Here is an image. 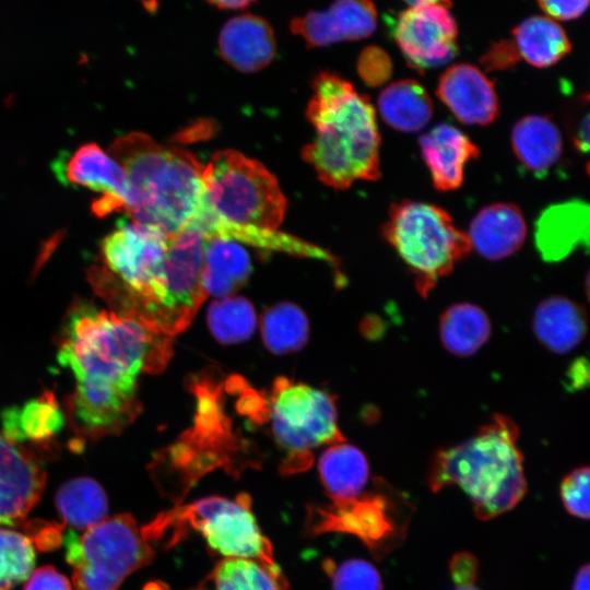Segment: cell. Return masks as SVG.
Listing matches in <instances>:
<instances>
[{
  "label": "cell",
  "instance_id": "obj_1",
  "mask_svg": "<svg viewBox=\"0 0 590 590\" xmlns=\"http://www.w3.org/2000/svg\"><path fill=\"white\" fill-rule=\"evenodd\" d=\"M172 337L113 310L75 302L58 349L75 380H105L137 388L140 373H160L172 355Z\"/></svg>",
  "mask_w": 590,
  "mask_h": 590
},
{
  "label": "cell",
  "instance_id": "obj_2",
  "mask_svg": "<svg viewBox=\"0 0 590 590\" xmlns=\"http://www.w3.org/2000/svg\"><path fill=\"white\" fill-rule=\"evenodd\" d=\"M306 116L316 137L302 152L319 179L335 189L380 177V133L369 98L340 75L314 80Z\"/></svg>",
  "mask_w": 590,
  "mask_h": 590
},
{
  "label": "cell",
  "instance_id": "obj_3",
  "mask_svg": "<svg viewBox=\"0 0 590 590\" xmlns=\"http://www.w3.org/2000/svg\"><path fill=\"white\" fill-rule=\"evenodd\" d=\"M519 429L511 418L495 414L467 440L441 448L430 462L427 484L437 493L458 485L480 520L512 509L527 492Z\"/></svg>",
  "mask_w": 590,
  "mask_h": 590
},
{
  "label": "cell",
  "instance_id": "obj_4",
  "mask_svg": "<svg viewBox=\"0 0 590 590\" xmlns=\"http://www.w3.org/2000/svg\"><path fill=\"white\" fill-rule=\"evenodd\" d=\"M109 154L122 166L135 192L132 221L168 237L191 223L202 201L204 169L194 155L142 132L118 137Z\"/></svg>",
  "mask_w": 590,
  "mask_h": 590
},
{
  "label": "cell",
  "instance_id": "obj_5",
  "mask_svg": "<svg viewBox=\"0 0 590 590\" xmlns=\"http://www.w3.org/2000/svg\"><path fill=\"white\" fill-rule=\"evenodd\" d=\"M189 530L199 531L206 545L225 558L276 564L272 544L262 534L247 494H239L235 499L209 496L190 504H177L141 529L150 544L165 540L167 546L180 542Z\"/></svg>",
  "mask_w": 590,
  "mask_h": 590
},
{
  "label": "cell",
  "instance_id": "obj_6",
  "mask_svg": "<svg viewBox=\"0 0 590 590\" xmlns=\"http://www.w3.org/2000/svg\"><path fill=\"white\" fill-rule=\"evenodd\" d=\"M381 233L414 275L424 297L472 249L468 235L457 228L449 213L426 202L392 203Z\"/></svg>",
  "mask_w": 590,
  "mask_h": 590
},
{
  "label": "cell",
  "instance_id": "obj_7",
  "mask_svg": "<svg viewBox=\"0 0 590 590\" xmlns=\"http://www.w3.org/2000/svg\"><path fill=\"white\" fill-rule=\"evenodd\" d=\"M200 210L241 226L275 229L286 200L276 178L259 162L234 150L212 155L202 176Z\"/></svg>",
  "mask_w": 590,
  "mask_h": 590
},
{
  "label": "cell",
  "instance_id": "obj_8",
  "mask_svg": "<svg viewBox=\"0 0 590 590\" xmlns=\"http://www.w3.org/2000/svg\"><path fill=\"white\" fill-rule=\"evenodd\" d=\"M269 398L266 416L275 441L287 453L284 473L309 467L312 449L344 442L334 399L329 393L282 377L274 381Z\"/></svg>",
  "mask_w": 590,
  "mask_h": 590
},
{
  "label": "cell",
  "instance_id": "obj_9",
  "mask_svg": "<svg viewBox=\"0 0 590 590\" xmlns=\"http://www.w3.org/2000/svg\"><path fill=\"white\" fill-rule=\"evenodd\" d=\"M155 552L130 514L116 515L67 539V560L75 590H118Z\"/></svg>",
  "mask_w": 590,
  "mask_h": 590
},
{
  "label": "cell",
  "instance_id": "obj_10",
  "mask_svg": "<svg viewBox=\"0 0 590 590\" xmlns=\"http://www.w3.org/2000/svg\"><path fill=\"white\" fill-rule=\"evenodd\" d=\"M403 503L379 489L327 506H309L305 531L310 536L326 532L352 534L380 560L406 538L411 511Z\"/></svg>",
  "mask_w": 590,
  "mask_h": 590
},
{
  "label": "cell",
  "instance_id": "obj_11",
  "mask_svg": "<svg viewBox=\"0 0 590 590\" xmlns=\"http://www.w3.org/2000/svg\"><path fill=\"white\" fill-rule=\"evenodd\" d=\"M205 239L192 225L169 237L157 328L172 338L187 328L206 296L202 280Z\"/></svg>",
  "mask_w": 590,
  "mask_h": 590
},
{
  "label": "cell",
  "instance_id": "obj_12",
  "mask_svg": "<svg viewBox=\"0 0 590 590\" xmlns=\"http://www.w3.org/2000/svg\"><path fill=\"white\" fill-rule=\"evenodd\" d=\"M140 410L137 388L105 380H80L67 398L63 412L75 435L95 440L120 433Z\"/></svg>",
  "mask_w": 590,
  "mask_h": 590
},
{
  "label": "cell",
  "instance_id": "obj_13",
  "mask_svg": "<svg viewBox=\"0 0 590 590\" xmlns=\"http://www.w3.org/2000/svg\"><path fill=\"white\" fill-rule=\"evenodd\" d=\"M458 28L441 1L411 5L397 20L394 39L411 67L418 71L448 63L458 52Z\"/></svg>",
  "mask_w": 590,
  "mask_h": 590
},
{
  "label": "cell",
  "instance_id": "obj_14",
  "mask_svg": "<svg viewBox=\"0 0 590 590\" xmlns=\"http://www.w3.org/2000/svg\"><path fill=\"white\" fill-rule=\"evenodd\" d=\"M57 169L67 184L101 193L92 204L94 214L102 217L113 212H127L130 215L134 211L137 197L125 169L97 144L81 145Z\"/></svg>",
  "mask_w": 590,
  "mask_h": 590
},
{
  "label": "cell",
  "instance_id": "obj_15",
  "mask_svg": "<svg viewBox=\"0 0 590 590\" xmlns=\"http://www.w3.org/2000/svg\"><path fill=\"white\" fill-rule=\"evenodd\" d=\"M45 483L37 459L0 434V524H21L38 503Z\"/></svg>",
  "mask_w": 590,
  "mask_h": 590
},
{
  "label": "cell",
  "instance_id": "obj_16",
  "mask_svg": "<svg viewBox=\"0 0 590 590\" xmlns=\"http://www.w3.org/2000/svg\"><path fill=\"white\" fill-rule=\"evenodd\" d=\"M376 26L377 10L371 0H334L329 9L309 11L290 25L310 48L366 38Z\"/></svg>",
  "mask_w": 590,
  "mask_h": 590
},
{
  "label": "cell",
  "instance_id": "obj_17",
  "mask_svg": "<svg viewBox=\"0 0 590 590\" xmlns=\"http://www.w3.org/2000/svg\"><path fill=\"white\" fill-rule=\"evenodd\" d=\"M436 94L465 125L486 126L498 116L499 104L493 81L470 63L449 67L438 80Z\"/></svg>",
  "mask_w": 590,
  "mask_h": 590
},
{
  "label": "cell",
  "instance_id": "obj_18",
  "mask_svg": "<svg viewBox=\"0 0 590 590\" xmlns=\"http://www.w3.org/2000/svg\"><path fill=\"white\" fill-rule=\"evenodd\" d=\"M589 238L590 208L580 199L547 206L535 222V247L547 262L560 261L580 248L588 249Z\"/></svg>",
  "mask_w": 590,
  "mask_h": 590
},
{
  "label": "cell",
  "instance_id": "obj_19",
  "mask_svg": "<svg viewBox=\"0 0 590 590\" xmlns=\"http://www.w3.org/2000/svg\"><path fill=\"white\" fill-rule=\"evenodd\" d=\"M222 58L244 73L260 71L276 54V39L271 24L259 15L245 13L229 19L219 34Z\"/></svg>",
  "mask_w": 590,
  "mask_h": 590
},
{
  "label": "cell",
  "instance_id": "obj_20",
  "mask_svg": "<svg viewBox=\"0 0 590 590\" xmlns=\"http://www.w3.org/2000/svg\"><path fill=\"white\" fill-rule=\"evenodd\" d=\"M418 145L433 185L439 191L458 189L463 182L465 165L480 154L465 133L445 122L424 133Z\"/></svg>",
  "mask_w": 590,
  "mask_h": 590
},
{
  "label": "cell",
  "instance_id": "obj_21",
  "mask_svg": "<svg viewBox=\"0 0 590 590\" xmlns=\"http://www.w3.org/2000/svg\"><path fill=\"white\" fill-rule=\"evenodd\" d=\"M467 235L481 256L500 260L514 255L523 245L527 224L517 205L494 203L477 212Z\"/></svg>",
  "mask_w": 590,
  "mask_h": 590
},
{
  "label": "cell",
  "instance_id": "obj_22",
  "mask_svg": "<svg viewBox=\"0 0 590 590\" xmlns=\"http://www.w3.org/2000/svg\"><path fill=\"white\" fill-rule=\"evenodd\" d=\"M189 225L198 228L205 238L219 237L245 243L266 250L282 251L299 257L315 258L332 263L335 258L327 250L275 229L231 224L199 210Z\"/></svg>",
  "mask_w": 590,
  "mask_h": 590
},
{
  "label": "cell",
  "instance_id": "obj_23",
  "mask_svg": "<svg viewBox=\"0 0 590 590\" xmlns=\"http://www.w3.org/2000/svg\"><path fill=\"white\" fill-rule=\"evenodd\" d=\"M512 150L523 167L544 177L559 161L562 134L547 117L530 115L516 122L511 131Z\"/></svg>",
  "mask_w": 590,
  "mask_h": 590
},
{
  "label": "cell",
  "instance_id": "obj_24",
  "mask_svg": "<svg viewBox=\"0 0 590 590\" xmlns=\"http://www.w3.org/2000/svg\"><path fill=\"white\" fill-rule=\"evenodd\" d=\"M538 339L552 352L565 354L575 349L587 331L583 308L563 296L542 300L533 316Z\"/></svg>",
  "mask_w": 590,
  "mask_h": 590
},
{
  "label": "cell",
  "instance_id": "obj_25",
  "mask_svg": "<svg viewBox=\"0 0 590 590\" xmlns=\"http://www.w3.org/2000/svg\"><path fill=\"white\" fill-rule=\"evenodd\" d=\"M2 435L13 442L49 441L66 424V415L52 392L45 391L21 406L5 409Z\"/></svg>",
  "mask_w": 590,
  "mask_h": 590
},
{
  "label": "cell",
  "instance_id": "obj_26",
  "mask_svg": "<svg viewBox=\"0 0 590 590\" xmlns=\"http://www.w3.org/2000/svg\"><path fill=\"white\" fill-rule=\"evenodd\" d=\"M320 480L333 502L359 496L369 477L364 453L344 442L334 444L319 459Z\"/></svg>",
  "mask_w": 590,
  "mask_h": 590
},
{
  "label": "cell",
  "instance_id": "obj_27",
  "mask_svg": "<svg viewBox=\"0 0 590 590\" xmlns=\"http://www.w3.org/2000/svg\"><path fill=\"white\" fill-rule=\"evenodd\" d=\"M250 272V257L239 244L219 237L205 239L202 280L206 295H228L248 280Z\"/></svg>",
  "mask_w": 590,
  "mask_h": 590
},
{
  "label": "cell",
  "instance_id": "obj_28",
  "mask_svg": "<svg viewBox=\"0 0 590 590\" xmlns=\"http://www.w3.org/2000/svg\"><path fill=\"white\" fill-rule=\"evenodd\" d=\"M384 121L401 132H416L433 117V103L426 90L415 80L393 82L378 97Z\"/></svg>",
  "mask_w": 590,
  "mask_h": 590
},
{
  "label": "cell",
  "instance_id": "obj_29",
  "mask_svg": "<svg viewBox=\"0 0 590 590\" xmlns=\"http://www.w3.org/2000/svg\"><path fill=\"white\" fill-rule=\"evenodd\" d=\"M512 34L520 58L536 68L557 63L571 48L564 30L546 16L526 19Z\"/></svg>",
  "mask_w": 590,
  "mask_h": 590
},
{
  "label": "cell",
  "instance_id": "obj_30",
  "mask_svg": "<svg viewBox=\"0 0 590 590\" xmlns=\"http://www.w3.org/2000/svg\"><path fill=\"white\" fill-rule=\"evenodd\" d=\"M199 590H288V583L278 564L224 558L214 566Z\"/></svg>",
  "mask_w": 590,
  "mask_h": 590
},
{
  "label": "cell",
  "instance_id": "obj_31",
  "mask_svg": "<svg viewBox=\"0 0 590 590\" xmlns=\"http://www.w3.org/2000/svg\"><path fill=\"white\" fill-rule=\"evenodd\" d=\"M439 334L450 353L470 356L488 340L491 323L480 307L470 303L455 304L440 316Z\"/></svg>",
  "mask_w": 590,
  "mask_h": 590
},
{
  "label": "cell",
  "instance_id": "obj_32",
  "mask_svg": "<svg viewBox=\"0 0 590 590\" xmlns=\"http://www.w3.org/2000/svg\"><path fill=\"white\" fill-rule=\"evenodd\" d=\"M56 506L66 523L85 530L104 520L108 511L104 489L86 476L66 482L56 494Z\"/></svg>",
  "mask_w": 590,
  "mask_h": 590
},
{
  "label": "cell",
  "instance_id": "obj_33",
  "mask_svg": "<svg viewBox=\"0 0 590 590\" xmlns=\"http://www.w3.org/2000/svg\"><path fill=\"white\" fill-rule=\"evenodd\" d=\"M308 330L306 316L291 303L274 305L262 318L263 341L276 354L299 350L307 341Z\"/></svg>",
  "mask_w": 590,
  "mask_h": 590
},
{
  "label": "cell",
  "instance_id": "obj_34",
  "mask_svg": "<svg viewBox=\"0 0 590 590\" xmlns=\"http://www.w3.org/2000/svg\"><path fill=\"white\" fill-rule=\"evenodd\" d=\"M208 323L213 335L222 343H238L248 339L256 328V314L243 297H224L212 303Z\"/></svg>",
  "mask_w": 590,
  "mask_h": 590
},
{
  "label": "cell",
  "instance_id": "obj_35",
  "mask_svg": "<svg viewBox=\"0 0 590 590\" xmlns=\"http://www.w3.org/2000/svg\"><path fill=\"white\" fill-rule=\"evenodd\" d=\"M34 563L32 541L20 532L0 529V590H10L28 578Z\"/></svg>",
  "mask_w": 590,
  "mask_h": 590
},
{
  "label": "cell",
  "instance_id": "obj_36",
  "mask_svg": "<svg viewBox=\"0 0 590 590\" xmlns=\"http://www.w3.org/2000/svg\"><path fill=\"white\" fill-rule=\"evenodd\" d=\"M323 568L334 590H384L378 570L367 560L355 558L335 565L327 559Z\"/></svg>",
  "mask_w": 590,
  "mask_h": 590
},
{
  "label": "cell",
  "instance_id": "obj_37",
  "mask_svg": "<svg viewBox=\"0 0 590 590\" xmlns=\"http://www.w3.org/2000/svg\"><path fill=\"white\" fill-rule=\"evenodd\" d=\"M589 468L580 467L568 473L560 484L565 509L573 516L589 519Z\"/></svg>",
  "mask_w": 590,
  "mask_h": 590
},
{
  "label": "cell",
  "instance_id": "obj_38",
  "mask_svg": "<svg viewBox=\"0 0 590 590\" xmlns=\"http://www.w3.org/2000/svg\"><path fill=\"white\" fill-rule=\"evenodd\" d=\"M357 71L365 83L377 86L388 81L392 72V63L385 50L369 46L359 55Z\"/></svg>",
  "mask_w": 590,
  "mask_h": 590
},
{
  "label": "cell",
  "instance_id": "obj_39",
  "mask_svg": "<svg viewBox=\"0 0 590 590\" xmlns=\"http://www.w3.org/2000/svg\"><path fill=\"white\" fill-rule=\"evenodd\" d=\"M519 60V52L514 42L510 40H499L494 43L481 58L482 64L488 71L510 69L516 66Z\"/></svg>",
  "mask_w": 590,
  "mask_h": 590
},
{
  "label": "cell",
  "instance_id": "obj_40",
  "mask_svg": "<svg viewBox=\"0 0 590 590\" xmlns=\"http://www.w3.org/2000/svg\"><path fill=\"white\" fill-rule=\"evenodd\" d=\"M449 570L455 587L473 586L477 579L479 562L473 554L459 552L450 558Z\"/></svg>",
  "mask_w": 590,
  "mask_h": 590
},
{
  "label": "cell",
  "instance_id": "obj_41",
  "mask_svg": "<svg viewBox=\"0 0 590 590\" xmlns=\"http://www.w3.org/2000/svg\"><path fill=\"white\" fill-rule=\"evenodd\" d=\"M24 590H71L67 577L51 566L36 569L24 586Z\"/></svg>",
  "mask_w": 590,
  "mask_h": 590
},
{
  "label": "cell",
  "instance_id": "obj_42",
  "mask_svg": "<svg viewBox=\"0 0 590 590\" xmlns=\"http://www.w3.org/2000/svg\"><path fill=\"white\" fill-rule=\"evenodd\" d=\"M538 2L551 17L562 21L579 17L589 4V0H538Z\"/></svg>",
  "mask_w": 590,
  "mask_h": 590
},
{
  "label": "cell",
  "instance_id": "obj_43",
  "mask_svg": "<svg viewBox=\"0 0 590 590\" xmlns=\"http://www.w3.org/2000/svg\"><path fill=\"white\" fill-rule=\"evenodd\" d=\"M579 109L573 117L570 137L576 150L586 154L589 151V111L587 105Z\"/></svg>",
  "mask_w": 590,
  "mask_h": 590
},
{
  "label": "cell",
  "instance_id": "obj_44",
  "mask_svg": "<svg viewBox=\"0 0 590 590\" xmlns=\"http://www.w3.org/2000/svg\"><path fill=\"white\" fill-rule=\"evenodd\" d=\"M583 375L588 376L587 362L582 363V359H578L575 362L570 370V380L573 381V386L580 387L582 386V381L587 382V379L582 378Z\"/></svg>",
  "mask_w": 590,
  "mask_h": 590
},
{
  "label": "cell",
  "instance_id": "obj_45",
  "mask_svg": "<svg viewBox=\"0 0 590 590\" xmlns=\"http://www.w3.org/2000/svg\"><path fill=\"white\" fill-rule=\"evenodd\" d=\"M589 564H585L579 568L577 571L574 583H573V590H589V583H590V570H589Z\"/></svg>",
  "mask_w": 590,
  "mask_h": 590
},
{
  "label": "cell",
  "instance_id": "obj_46",
  "mask_svg": "<svg viewBox=\"0 0 590 590\" xmlns=\"http://www.w3.org/2000/svg\"><path fill=\"white\" fill-rule=\"evenodd\" d=\"M210 4L226 10H238L250 5L256 0H206Z\"/></svg>",
  "mask_w": 590,
  "mask_h": 590
},
{
  "label": "cell",
  "instance_id": "obj_47",
  "mask_svg": "<svg viewBox=\"0 0 590 590\" xmlns=\"http://www.w3.org/2000/svg\"><path fill=\"white\" fill-rule=\"evenodd\" d=\"M404 1H406L408 3L414 5V4L424 3V2H437V1H441V0H404Z\"/></svg>",
  "mask_w": 590,
  "mask_h": 590
},
{
  "label": "cell",
  "instance_id": "obj_48",
  "mask_svg": "<svg viewBox=\"0 0 590 590\" xmlns=\"http://www.w3.org/2000/svg\"><path fill=\"white\" fill-rule=\"evenodd\" d=\"M455 590H481L475 585L473 586H467V587H455Z\"/></svg>",
  "mask_w": 590,
  "mask_h": 590
},
{
  "label": "cell",
  "instance_id": "obj_49",
  "mask_svg": "<svg viewBox=\"0 0 590 590\" xmlns=\"http://www.w3.org/2000/svg\"><path fill=\"white\" fill-rule=\"evenodd\" d=\"M144 4H145V7L148 5V8H150L151 10H154L155 7H156V1L155 0H145Z\"/></svg>",
  "mask_w": 590,
  "mask_h": 590
}]
</instances>
